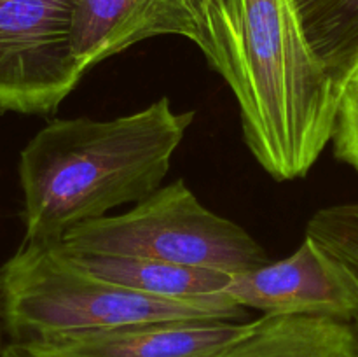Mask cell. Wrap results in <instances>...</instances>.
<instances>
[{
	"label": "cell",
	"instance_id": "12",
	"mask_svg": "<svg viewBox=\"0 0 358 357\" xmlns=\"http://www.w3.org/2000/svg\"><path fill=\"white\" fill-rule=\"evenodd\" d=\"M306 234L343 262L358 282V202L320 209L308 220ZM352 326L358 338V312Z\"/></svg>",
	"mask_w": 358,
	"mask_h": 357
},
{
	"label": "cell",
	"instance_id": "8",
	"mask_svg": "<svg viewBox=\"0 0 358 357\" xmlns=\"http://www.w3.org/2000/svg\"><path fill=\"white\" fill-rule=\"evenodd\" d=\"M250 322L224 318L142 322L16 345L30 357H208L241 338L250 329Z\"/></svg>",
	"mask_w": 358,
	"mask_h": 357
},
{
	"label": "cell",
	"instance_id": "4",
	"mask_svg": "<svg viewBox=\"0 0 358 357\" xmlns=\"http://www.w3.org/2000/svg\"><path fill=\"white\" fill-rule=\"evenodd\" d=\"M62 244L76 252L157 259L229 275L269 262L248 231L206 209L182 178L128 212L72 227Z\"/></svg>",
	"mask_w": 358,
	"mask_h": 357
},
{
	"label": "cell",
	"instance_id": "1",
	"mask_svg": "<svg viewBox=\"0 0 358 357\" xmlns=\"http://www.w3.org/2000/svg\"><path fill=\"white\" fill-rule=\"evenodd\" d=\"M240 107L252 156L276 181L308 175L331 142L341 88L304 35L294 0H215L205 48Z\"/></svg>",
	"mask_w": 358,
	"mask_h": 357
},
{
	"label": "cell",
	"instance_id": "9",
	"mask_svg": "<svg viewBox=\"0 0 358 357\" xmlns=\"http://www.w3.org/2000/svg\"><path fill=\"white\" fill-rule=\"evenodd\" d=\"M2 357H30L7 343ZM208 357H358L352 322L317 315H262L241 338Z\"/></svg>",
	"mask_w": 358,
	"mask_h": 357
},
{
	"label": "cell",
	"instance_id": "13",
	"mask_svg": "<svg viewBox=\"0 0 358 357\" xmlns=\"http://www.w3.org/2000/svg\"><path fill=\"white\" fill-rule=\"evenodd\" d=\"M331 142L336 158L358 174V63L341 86Z\"/></svg>",
	"mask_w": 358,
	"mask_h": 357
},
{
	"label": "cell",
	"instance_id": "2",
	"mask_svg": "<svg viewBox=\"0 0 358 357\" xmlns=\"http://www.w3.org/2000/svg\"><path fill=\"white\" fill-rule=\"evenodd\" d=\"M161 97L114 119H55L23 147L17 164L27 244H56L72 227L138 203L161 188L194 121Z\"/></svg>",
	"mask_w": 358,
	"mask_h": 357
},
{
	"label": "cell",
	"instance_id": "10",
	"mask_svg": "<svg viewBox=\"0 0 358 357\" xmlns=\"http://www.w3.org/2000/svg\"><path fill=\"white\" fill-rule=\"evenodd\" d=\"M65 254L93 275L112 284L163 300H208L226 294L233 275L217 270L192 268L175 262L129 255L76 252L59 241Z\"/></svg>",
	"mask_w": 358,
	"mask_h": 357
},
{
	"label": "cell",
	"instance_id": "7",
	"mask_svg": "<svg viewBox=\"0 0 358 357\" xmlns=\"http://www.w3.org/2000/svg\"><path fill=\"white\" fill-rule=\"evenodd\" d=\"M215 0H79L73 52L84 70L145 38L180 35L205 48Z\"/></svg>",
	"mask_w": 358,
	"mask_h": 357
},
{
	"label": "cell",
	"instance_id": "14",
	"mask_svg": "<svg viewBox=\"0 0 358 357\" xmlns=\"http://www.w3.org/2000/svg\"><path fill=\"white\" fill-rule=\"evenodd\" d=\"M2 332H3V322H2V312H0V357H2L3 346H6L2 345Z\"/></svg>",
	"mask_w": 358,
	"mask_h": 357
},
{
	"label": "cell",
	"instance_id": "11",
	"mask_svg": "<svg viewBox=\"0 0 358 357\" xmlns=\"http://www.w3.org/2000/svg\"><path fill=\"white\" fill-rule=\"evenodd\" d=\"M311 51L343 86L358 63V0H294Z\"/></svg>",
	"mask_w": 358,
	"mask_h": 357
},
{
	"label": "cell",
	"instance_id": "5",
	"mask_svg": "<svg viewBox=\"0 0 358 357\" xmlns=\"http://www.w3.org/2000/svg\"><path fill=\"white\" fill-rule=\"evenodd\" d=\"M79 0H0V112L51 114L86 70L73 52Z\"/></svg>",
	"mask_w": 358,
	"mask_h": 357
},
{
	"label": "cell",
	"instance_id": "3",
	"mask_svg": "<svg viewBox=\"0 0 358 357\" xmlns=\"http://www.w3.org/2000/svg\"><path fill=\"white\" fill-rule=\"evenodd\" d=\"M0 312L3 331L14 343L142 322L248 317L247 308L227 294L208 300H163L108 282L73 262L59 241H23L0 266Z\"/></svg>",
	"mask_w": 358,
	"mask_h": 357
},
{
	"label": "cell",
	"instance_id": "6",
	"mask_svg": "<svg viewBox=\"0 0 358 357\" xmlns=\"http://www.w3.org/2000/svg\"><path fill=\"white\" fill-rule=\"evenodd\" d=\"M224 293L262 315H317L352 322L358 312L357 279L308 234L289 258L233 275Z\"/></svg>",
	"mask_w": 358,
	"mask_h": 357
}]
</instances>
